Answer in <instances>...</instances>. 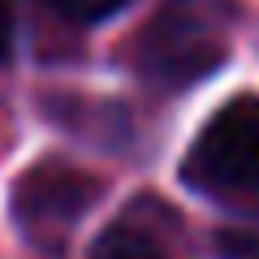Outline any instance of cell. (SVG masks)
<instances>
[{"label": "cell", "instance_id": "1", "mask_svg": "<svg viewBox=\"0 0 259 259\" xmlns=\"http://www.w3.org/2000/svg\"><path fill=\"white\" fill-rule=\"evenodd\" d=\"M182 182L233 212H259V95L225 100L194 134Z\"/></svg>", "mask_w": 259, "mask_h": 259}, {"label": "cell", "instance_id": "2", "mask_svg": "<svg viewBox=\"0 0 259 259\" xmlns=\"http://www.w3.org/2000/svg\"><path fill=\"white\" fill-rule=\"evenodd\" d=\"M100 194H104V177L87 173L78 164H65V160H39L18 173L9 190V212L30 246L61 255L74 225L95 207Z\"/></svg>", "mask_w": 259, "mask_h": 259}, {"label": "cell", "instance_id": "3", "mask_svg": "<svg viewBox=\"0 0 259 259\" xmlns=\"http://www.w3.org/2000/svg\"><path fill=\"white\" fill-rule=\"evenodd\" d=\"M221 61L225 39L199 13L182 9V5H168L151 22H143V30L134 35V48H130L134 74L156 91H186V87L203 82L207 74H216Z\"/></svg>", "mask_w": 259, "mask_h": 259}, {"label": "cell", "instance_id": "4", "mask_svg": "<svg viewBox=\"0 0 259 259\" xmlns=\"http://www.w3.org/2000/svg\"><path fill=\"white\" fill-rule=\"evenodd\" d=\"M168 225H173V216L156 199L130 203V212L117 216L91 242V255L87 259H168V246H164Z\"/></svg>", "mask_w": 259, "mask_h": 259}, {"label": "cell", "instance_id": "5", "mask_svg": "<svg viewBox=\"0 0 259 259\" xmlns=\"http://www.w3.org/2000/svg\"><path fill=\"white\" fill-rule=\"evenodd\" d=\"M44 5L69 26H100V22L117 18L130 0H44Z\"/></svg>", "mask_w": 259, "mask_h": 259}, {"label": "cell", "instance_id": "6", "mask_svg": "<svg viewBox=\"0 0 259 259\" xmlns=\"http://www.w3.org/2000/svg\"><path fill=\"white\" fill-rule=\"evenodd\" d=\"M216 250H221L225 259H259V233L221 229L216 233Z\"/></svg>", "mask_w": 259, "mask_h": 259}, {"label": "cell", "instance_id": "7", "mask_svg": "<svg viewBox=\"0 0 259 259\" xmlns=\"http://www.w3.org/2000/svg\"><path fill=\"white\" fill-rule=\"evenodd\" d=\"M13 39H18V9L13 0H0V65L13 56Z\"/></svg>", "mask_w": 259, "mask_h": 259}]
</instances>
